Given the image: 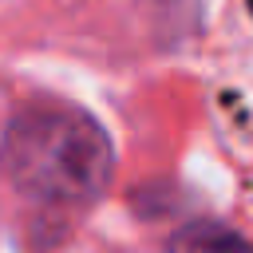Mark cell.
I'll return each instance as SVG.
<instances>
[{"instance_id":"obj_1","label":"cell","mask_w":253,"mask_h":253,"mask_svg":"<svg viewBox=\"0 0 253 253\" xmlns=\"http://www.w3.org/2000/svg\"><path fill=\"white\" fill-rule=\"evenodd\" d=\"M0 170L32 202L83 210L103 198L115 146L107 130L75 107H24L4 126Z\"/></svg>"},{"instance_id":"obj_2","label":"cell","mask_w":253,"mask_h":253,"mask_svg":"<svg viewBox=\"0 0 253 253\" xmlns=\"http://www.w3.org/2000/svg\"><path fill=\"white\" fill-rule=\"evenodd\" d=\"M170 253H253V245L217 221H190L170 237Z\"/></svg>"}]
</instances>
